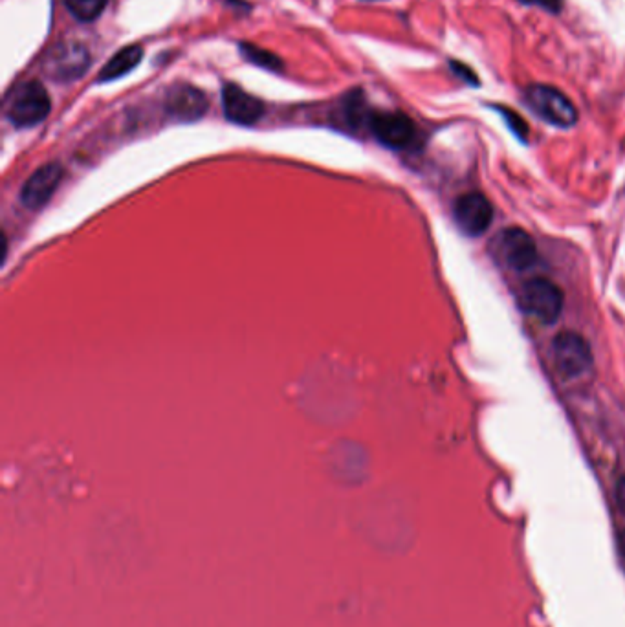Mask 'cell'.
Instances as JSON below:
<instances>
[{"label": "cell", "mask_w": 625, "mask_h": 627, "mask_svg": "<svg viewBox=\"0 0 625 627\" xmlns=\"http://www.w3.org/2000/svg\"><path fill=\"white\" fill-rule=\"evenodd\" d=\"M63 176H65V169L57 162H50L39 167L22 186V204L28 209H41L46 206L50 198L54 197Z\"/></svg>", "instance_id": "cell-9"}, {"label": "cell", "mask_w": 625, "mask_h": 627, "mask_svg": "<svg viewBox=\"0 0 625 627\" xmlns=\"http://www.w3.org/2000/svg\"><path fill=\"white\" fill-rule=\"evenodd\" d=\"M490 252L495 261L512 272H527L538 263L536 241L521 228L501 230L490 244Z\"/></svg>", "instance_id": "cell-3"}, {"label": "cell", "mask_w": 625, "mask_h": 627, "mask_svg": "<svg viewBox=\"0 0 625 627\" xmlns=\"http://www.w3.org/2000/svg\"><path fill=\"white\" fill-rule=\"evenodd\" d=\"M367 127L378 142L395 151L411 149L418 140L417 125L404 112L374 110L369 116Z\"/></svg>", "instance_id": "cell-6"}, {"label": "cell", "mask_w": 625, "mask_h": 627, "mask_svg": "<svg viewBox=\"0 0 625 627\" xmlns=\"http://www.w3.org/2000/svg\"><path fill=\"white\" fill-rule=\"evenodd\" d=\"M523 101L539 120L558 129H571L578 123V110L571 98L560 88L543 83H532L523 90Z\"/></svg>", "instance_id": "cell-1"}, {"label": "cell", "mask_w": 625, "mask_h": 627, "mask_svg": "<svg viewBox=\"0 0 625 627\" xmlns=\"http://www.w3.org/2000/svg\"><path fill=\"white\" fill-rule=\"evenodd\" d=\"M527 6H538L541 10L549 11V13H560L563 10V0H519Z\"/></svg>", "instance_id": "cell-17"}, {"label": "cell", "mask_w": 625, "mask_h": 627, "mask_svg": "<svg viewBox=\"0 0 625 627\" xmlns=\"http://www.w3.org/2000/svg\"><path fill=\"white\" fill-rule=\"evenodd\" d=\"M616 505L620 508V512L625 516V475L618 479L615 488Z\"/></svg>", "instance_id": "cell-18"}, {"label": "cell", "mask_w": 625, "mask_h": 627, "mask_svg": "<svg viewBox=\"0 0 625 627\" xmlns=\"http://www.w3.org/2000/svg\"><path fill=\"white\" fill-rule=\"evenodd\" d=\"M208 107V96L191 85H175L165 96V110L176 121L191 123L200 120L208 112Z\"/></svg>", "instance_id": "cell-10"}, {"label": "cell", "mask_w": 625, "mask_h": 627, "mask_svg": "<svg viewBox=\"0 0 625 627\" xmlns=\"http://www.w3.org/2000/svg\"><path fill=\"white\" fill-rule=\"evenodd\" d=\"M43 68L46 76L59 83L77 81L90 68L87 46L81 43H59L44 57Z\"/></svg>", "instance_id": "cell-7"}, {"label": "cell", "mask_w": 625, "mask_h": 627, "mask_svg": "<svg viewBox=\"0 0 625 627\" xmlns=\"http://www.w3.org/2000/svg\"><path fill=\"white\" fill-rule=\"evenodd\" d=\"M142 59V46H138V44L125 46V48H121L120 52L112 55L107 61V65L99 70L96 81L98 83H110V81L121 79V77L131 74L132 70L142 63Z\"/></svg>", "instance_id": "cell-12"}, {"label": "cell", "mask_w": 625, "mask_h": 627, "mask_svg": "<svg viewBox=\"0 0 625 627\" xmlns=\"http://www.w3.org/2000/svg\"><path fill=\"white\" fill-rule=\"evenodd\" d=\"M620 550H622V556H624L625 560V530L620 534Z\"/></svg>", "instance_id": "cell-19"}, {"label": "cell", "mask_w": 625, "mask_h": 627, "mask_svg": "<svg viewBox=\"0 0 625 627\" xmlns=\"http://www.w3.org/2000/svg\"><path fill=\"white\" fill-rule=\"evenodd\" d=\"M107 4L109 0H65L68 11L81 22L96 21L107 8Z\"/></svg>", "instance_id": "cell-14"}, {"label": "cell", "mask_w": 625, "mask_h": 627, "mask_svg": "<svg viewBox=\"0 0 625 627\" xmlns=\"http://www.w3.org/2000/svg\"><path fill=\"white\" fill-rule=\"evenodd\" d=\"M241 54L246 61H250L252 65L261 66L264 70H270V72H277V74H281L283 72V61H281V57H277V55L272 54V52H268V50H264L261 46H257V44L252 43H242L241 44Z\"/></svg>", "instance_id": "cell-13"}, {"label": "cell", "mask_w": 625, "mask_h": 627, "mask_svg": "<svg viewBox=\"0 0 625 627\" xmlns=\"http://www.w3.org/2000/svg\"><path fill=\"white\" fill-rule=\"evenodd\" d=\"M50 110L52 99L39 81L22 83L11 92L6 103V116L19 129L39 125L48 118Z\"/></svg>", "instance_id": "cell-2"}, {"label": "cell", "mask_w": 625, "mask_h": 627, "mask_svg": "<svg viewBox=\"0 0 625 627\" xmlns=\"http://www.w3.org/2000/svg\"><path fill=\"white\" fill-rule=\"evenodd\" d=\"M453 217L464 235L481 237L492 226L494 208L483 193L472 191L457 198L453 206Z\"/></svg>", "instance_id": "cell-8"}, {"label": "cell", "mask_w": 625, "mask_h": 627, "mask_svg": "<svg viewBox=\"0 0 625 627\" xmlns=\"http://www.w3.org/2000/svg\"><path fill=\"white\" fill-rule=\"evenodd\" d=\"M519 299L523 310L545 325H552L560 319L565 303L560 286L547 277L528 279L521 288Z\"/></svg>", "instance_id": "cell-4"}, {"label": "cell", "mask_w": 625, "mask_h": 627, "mask_svg": "<svg viewBox=\"0 0 625 627\" xmlns=\"http://www.w3.org/2000/svg\"><path fill=\"white\" fill-rule=\"evenodd\" d=\"M552 360L563 378L574 380L591 371L593 351L582 334L565 330L552 341Z\"/></svg>", "instance_id": "cell-5"}, {"label": "cell", "mask_w": 625, "mask_h": 627, "mask_svg": "<svg viewBox=\"0 0 625 627\" xmlns=\"http://www.w3.org/2000/svg\"><path fill=\"white\" fill-rule=\"evenodd\" d=\"M495 109L501 112V116H503V120H505L506 125H508V129L516 134L519 140H523V142H527L528 138V125L527 121L523 120L517 112H514L512 109H505V107H495Z\"/></svg>", "instance_id": "cell-15"}, {"label": "cell", "mask_w": 625, "mask_h": 627, "mask_svg": "<svg viewBox=\"0 0 625 627\" xmlns=\"http://www.w3.org/2000/svg\"><path fill=\"white\" fill-rule=\"evenodd\" d=\"M222 107L228 120L244 127L255 125L264 114L263 101L233 83H226L222 88Z\"/></svg>", "instance_id": "cell-11"}, {"label": "cell", "mask_w": 625, "mask_h": 627, "mask_svg": "<svg viewBox=\"0 0 625 627\" xmlns=\"http://www.w3.org/2000/svg\"><path fill=\"white\" fill-rule=\"evenodd\" d=\"M451 72L455 74V76L462 79L464 83H468V85H472V87H479V77L477 74L473 72L472 68L468 65H464L461 61H450Z\"/></svg>", "instance_id": "cell-16"}]
</instances>
